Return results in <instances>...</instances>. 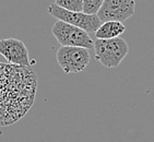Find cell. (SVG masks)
<instances>
[{
	"mask_svg": "<svg viewBox=\"0 0 154 142\" xmlns=\"http://www.w3.org/2000/svg\"><path fill=\"white\" fill-rule=\"evenodd\" d=\"M37 78L30 67L0 62V127L20 120L32 107Z\"/></svg>",
	"mask_w": 154,
	"mask_h": 142,
	"instance_id": "1",
	"label": "cell"
},
{
	"mask_svg": "<svg viewBox=\"0 0 154 142\" xmlns=\"http://www.w3.org/2000/svg\"><path fill=\"white\" fill-rule=\"evenodd\" d=\"M95 59L106 68H117L127 57L129 46L122 37L96 39L94 42Z\"/></svg>",
	"mask_w": 154,
	"mask_h": 142,
	"instance_id": "2",
	"label": "cell"
},
{
	"mask_svg": "<svg viewBox=\"0 0 154 142\" xmlns=\"http://www.w3.org/2000/svg\"><path fill=\"white\" fill-rule=\"evenodd\" d=\"M51 33L61 46H74L86 49L94 47V42L90 37L89 33L63 21H56L53 25Z\"/></svg>",
	"mask_w": 154,
	"mask_h": 142,
	"instance_id": "3",
	"label": "cell"
},
{
	"mask_svg": "<svg viewBox=\"0 0 154 142\" xmlns=\"http://www.w3.org/2000/svg\"><path fill=\"white\" fill-rule=\"evenodd\" d=\"M47 11L51 17H54L57 20L63 21L66 23L80 27L89 34L96 32L102 24V21L100 20L97 14H86L84 12L68 11V10L58 7L56 3L49 5Z\"/></svg>",
	"mask_w": 154,
	"mask_h": 142,
	"instance_id": "4",
	"label": "cell"
},
{
	"mask_svg": "<svg viewBox=\"0 0 154 142\" xmlns=\"http://www.w3.org/2000/svg\"><path fill=\"white\" fill-rule=\"evenodd\" d=\"M56 59L65 73H79L90 63V53L83 47L60 46Z\"/></svg>",
	"mask_w": 154,
	"mask_h": 142,
	"instance_id": "5",
	"label": "cell"
},
{
	"mask_svg": "<svg viewBox=\"0 0 154 142\" xmlns=\"http://www.w3.org/2000/svg\"><path fill=\"white\" fill-rule=\"evenodd\" d=\"M134 0H104L97 12V17L102 23L106 21L124 22L134 14Z\"/></svg>",
	"mask_w": 154,
	"mask_h": 142,
	"instance_id": "6",
	"label": "cell"
},
{
	"mask_svg": "<svg viewBox=\"0 0 154 142\" xmlns=\"http://www.w3.org/2000/svg\"><path fill=\"white\" fill-rule=\"evenodd\" d=\"M0 55L12 65L30 67L35 63L34 60L29 58V51L25 44L17 39H0Z\"/></svg>",
	"mask_w": 154,
	"mask_h": 142,
	"instance_id": "7",
	"label": "cell"
},
{
	"mask_svg": "<svg viewBox=\"0 0 154 142\" xmlns=\"http://www.w3.org/2000/svg\"><path fill=\"white\" fill-rule=\"evenodd\" d=\"M126 31L122 22L119 21H106L101 24L95 32V37L97 39H112L119 37Z\"/></svg>",
	"mask_w": 154,
	"mask_h": 142,
	"instance_id": "8",
	"label": "cell"
},
{
	"mask_svg": "<svg viewBox=\"0 0 154 142\" xmlns=\"http://www.w3.org/2000/svg\"><path fill=\"white\" fill-rule=\"evenodd\" d=\"M55 3L58 7L68 10V11H83V0H55Z\"/></svg>",
	"mask_w": 154,
	"mask_h": 142,
	"instance_id": "9",
	"label": "cell"
},
{
	"mask_svg": "<svg viewBox=\"0 0 154 142\" xmlns=\"http://www.w3.org/2000/svg\"><path fill=\"white\" fill-rule=\"evenodd\" d=\"M104 0H83V11L86 14H97Z\"/></svg>",
	"mask_w": 154,
	"mask_h": 142,
	"instance_id": "10",
	"label": "cell"
}]
</instances>
